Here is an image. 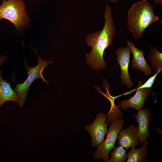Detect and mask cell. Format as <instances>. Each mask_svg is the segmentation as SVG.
I'll use <instances>...</instances> for the list:
<instances>
[{
	"mask_svg": "<svg viewBox=\"0 0 162 162\" xmlns=\"http://www.w3.org/2000/svg\"><path fill=\"white\" fill-rule=\"evenodd\" d=\"M105 23L102 29L87 35V45L91 46V52L86 54V62L92 68L100 70L105 69L107 65L104 59L105 50L112 44L116 32L111 7L107 4L104 12Z\"/></svg>",
	"mask_w": 162,
	"mask_h": 162,
	"instance_id": "obj_1",
	"label": "cell"
},
{
	"mask_svg": "<svg viewBox=\"0 0 162 162\" xmlns=\"http://www.w3.org/2000/svg\"><path fill=\"white\" fill-rule=\"evenodd\" d=\"M158 20L148 0H142L134 3L129 9L127 25L133 38L137 40L142 37L148 27Z\"/></svg>",
	"mask_w": 162,
	"mask_h": 162,
	"instance_id": "obj_2",
	"label": "cell"
},
{
	"mask_svg": "<svg viewBox=\"0 0 162 162\" xmlns=\"http://www.w3.org/2000/svg\"><path fill=\"white\" fill-rule=\"evenodd\" d=\"M23 0H3L0 5V20L5 19L15 26L16 31L20 32L29 24Z\"/></svg>",
	"mask_w": 162,
	"mask_h": 162,
	"instance_id": "obj_3",
	"label": "cell"
},
{
	"mask_svg": "<svg viewBox=\"0 0 162 162\" xmlns=\"http://www.w3.org/2000/svg\"><path fill=\"white\" fill-rule=\"evenodd\" d=\"M38 56V62L35 67H30L27 64H25L26 70L28 73V77L25 81L22 83L16 84L15 91L16 92L19 100L18 104L20 107H22L27 97L29 88L33 82L36 79L40 78L43 82H46L49 84L43 75V71L44 69L49 64L52 63L53 61H51L47 62L48 60H43L38 55L36 51L34 50Z\"/></svg>",
	"mask_w": 162,
	"mask_h": 162,
	"instance_id": "obj_4",
	"label": "cell"
},
{
	"mask_svg": "<svg viewBox=\"0 0 162 162\" xmlns=\"http://www.w3.org/2000/svg\"><path fill=\"white\" fill-rule=\"evenodd\" d=\"M125 122L124 119H116L112 121L108 130L106 140L97 146V149L94 152V159L108 161L110 152L113 148L117 136Z\"/></svg>",
	"mask_w": 162,
	"mask_h": 162,
	"instance_id": "obj_5",
	"label": "cell"
},
{
	"mask_svg": "<svg viewBox=\"0 0 162 162\" xmlns=\"http://www.w3.org/2000/svg\"><path fill=\"white\" fill-rule=\"evenodd\" d=\"M106 118L105 114L99 113L93 123L85 126L86 129L91 136L92 145L93 147L97 146L104 140V137L108 130L107 128L108 122L105 123Z\"/></svg>",
	"mask_w": 162,
	"mask_h": 162,
	"instance_id": "obj_6",
	"label": "cell"
},
{
	"mask_svg": "<svg viewBox=\"0 0 162 162\" xmlns=\"http://www.w3.org/2000/svg\"><path fill=\"white\" fill-rule=\"evenodd\" d=\"M143 83L142 79L138 83V86L135 94L130 98L120 101V104L117 106L123 110L129 108H133L138 111L143 107L145 102L152 91L151 88H142L140 86Z\"/></svg>",
	"mask_w": 162,
	"mask_h": 162,
	"instance_id": "obj_7",
	"label": "cell"
},
{
	"mask_svg": "<svg viewBox=\"0 0 162 162\" xmlns=\"http://www.w3.org/2000/svg\"><path fill=\"white\" fill-rule=\"evenodd\" d=\"M131 52L128 46L123 48L119 47L115 51L117 56L116 60L119 64L121 70V83L125 84L128 88L133 86L128 70Z\"/></svg>",
	"mask_w": 162,
	"mask_h": 162,
	"instance_id": "obj_8",
	"label": "cell"
},
{
	"mask_svg": "<svg viewBox=\"0 0 162 162\" xmlns=\"http://www.w3.org/2000/svg\"><path fill=\"white\" fill-rule=\"evenodd\" d=\"M133 117L138 124V135L141 144L150 136L148 130V125L152 119L150 109L146 107L138 111V113Z\"/></svg>",
	"mask_w": 162,
	"mask_h": 162,
	"instance_id": "obj_9",
	"label": "cell"
},
{
	"mask_svg": "<svg viewBox=\"0 0 162 162\" xmlns=\"http://www.w3.org/2000/svg\"><path fill=\"white\" fill-rule=\"evenodd\" d=\"M138 129V127L132 124L125 129H122L117 139L119 145L127 150L138 145L140 142Z\"/></svg>",
	"mask_w": 162,
	"mask_h": 162,
	"instance_id": "obj_10",
	"label": "cell"
},
{
	"mask_svg": "<svg viewBox=\"0 0 162 162\" xmlns=\"http://www.w3.org/2000/svg\"><path fill=\"white\" fill-rule=\"evenodd\" d=\"M127 45L133 55L131 62L132 68L141 70L145 75H149L152 69L145 60L143 50H139L135 46L132 42L129 40H127Z\"/></svg>",
	"mask_w": 162,
	"mask_h": 162,
	"instance_id": "obj_11",
	"label": "cell"
},
{
	"mask_svg": "<svg viewBox=\"0 0 162 162\" xmlns=\"http://www.w3.org/2000/svg\"><path fill=\"white\" fill-rule=\"evenodd\" d=\"M2 74V71H0V108L4 103L8 101L19 103L16 92L12 88L9 83L3 80Z\"/></svg>",
	"mask_w": 162,
	"mask_h": 162,
	"instance_id": "obj_12",
	"label": "cell"
},
{
	"mask_svg": "<svg viewBox=\"0 0 162 162\" xmlns=\"http://www.w3.org/2000/svg\"><path fill=\"white\" fill-rule=\"evenodd\" d=\"M149 142L146 140L142 146L138 149L134 147L127 154V162H146L147 158L149 157L147 146Z\"/></svg>",
	"mask_w": 162,
	"mask_h": 162,
	"instance_id": "obj_13",
	"label": "cell"
},
{
	"mask_svg": "<svg viewBox=\"0 0 162 162\" xmlns=\"http://www.w3.org/2000/svg\"><path fill=\"white\" fill-rule=\"evenodd\" d=\"M148 58L150 62L152 69L160 73L162 71V53L159 52L157 46H152L149 53Z\"/></svg>",
	"mask_w": 162,
	"mask_h": 162,
	"instance_id": "obj_14",
	"label": "cell"
},
{
	"mask_svg": "<svg viewBox=\"0 0 162 162\" xmlns=\"http://www.w3.org/2000/svg\"><path fill=\"white\" fill-rule=\"evenodd\" d=\"M111 154V158L108 162H124L127 158L126 151L120 146L116 147Z\"/></svg>",
	"mask_w": 162,
	"mask_h": 162,
	"instance_id": "obj_15",
	"label": "cell"
},
{
	"mask_svg": "<svg viewBox=\"0 0 162 162\" xmlns=\"http://www.w3.org/2000/svg\"><path fill=\"white\" fill-rule=\"evenodd\" d=\"M161 73L160 71H158L153 76L150 77L144 84H142L140 86L142 88H151L155 80L158 75Z\"/></svg>",
	"mask_w": 162,
	"mask_h": 162,
	"instance_id": "obj_16",
	"label": "cell"
},
{
	"mask_svg": "<svg viewBox=\"0 0 162 162\" xmlns=\"http://www.w3.org/2000/svg\"><path fill=\"white\" fill-rule=\"evenodd\" d=\"M7 59V57L5 56L2 55L0 56V67Z\"/></svg>",
	"mask_w": 162,
	"mask_h": 162,
	"instance_id": "obj_17",
	"label": "cell"
},
{
	"mask_svg": "<svg viewBox=\"0 0 162 162\" xmlns=\"http://www.w3.org/2000/svg\"><path fill=\"white\" fill-rule=\"evenodd\" d=\"M154 2L157 4H162V0H153Z\"/></svg>",
	"mask_w": 162,
	"mask_h": 162,
	"instance_id": "obj_18",
	"label": "cell"
},
{
	"mask_svg": "<svg viewBox=\"0 0 162 162\" xmlns=\"http://www.w3.org/2000/svg\"><path fill=\"white\" fill-rule=\"evenodd\" d=\"M106 1H109L113 3H116L120 0H106Z\"/></svg>",
	"mask_w": 162,
	"mask_h": 162,
	"instance_id": "obj_19",
	"label": "cell"
}]
</instances>
